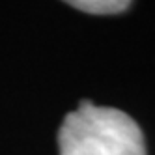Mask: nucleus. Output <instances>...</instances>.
Segmentation results:
<instances>
[{
  "instance_id": "nucleus-1",
  "label": "nucleus",
  "mask_w": 155,
  "mask_h": 155,
  "mask_svg": "<svg viewBox=\"0 0 155 155\" xmlns=\"http://www.w3.org/2000/svg\"><path fill=\"white\" fill-rule=\"evenodd\" d=\"M60 155H146L142 129L129 114L82 99L58 131Z\"/></svg>"
},
{
  "instance_id": "nucleus-2",
  "label": "nucleus",
  "mask_w": 155,
  "mask_h": 155,
  "mask_svg": "<svg viewBox=\"0 0 155 155\" xmlns=\"http://www.w3.org/2000/svg\"><path fill=\"white\" fill-rule=\"evenodd\" d=\"M71 8H77L81 12L94 13V15H112L121 13L131 6L127 0H73L68 2Z\"/></svg>"
}]
</instances>
